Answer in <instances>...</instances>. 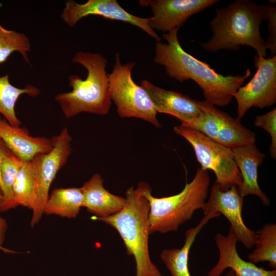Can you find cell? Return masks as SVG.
Masks as SVG:
<instances>
[{"mask_svg": "<svg viewBox=\"0 0 276 276\" xmlns=\"http://www.w3.org/2000/svg\"><path fill=\"white\" fill-rule=\"evenodd\" d=\"M176 28L164 33L167 43L157 42L154 62L165 67L167 75L180 83L194 81L202 89L207 102L215 106L227 105L233 94L251 75L249 68L243 75L224 76L218 73L205 62L186 52L179 41Z\"/></svg>", "mask_w": 276, "mask_h": 276, "instance_id": "1", "label": "cell"}, {"mask_svg": "<svg viewBox=\"0 0 276 276\" xmlns=\"http://www.w3.org/2000/svg\"><path fill=\"white\" fill-rule=\"evenodd\" d=\"M215 12L210 23L212 36L208 41L200 43L204 50L213 53L220 50L236 51L241 45H247L258 55L267 56L265 40L260 33V26L266 18L264 5L236 0Z\"/></svg>", "mask_w": 276, "mask_h": 276, "instance_id": "2", "label": "cell"}, {"mask_svg": "<svg viewBox=\"0 0 276 276\" xmlns=\"http://www.w3.org/2000/svg\"><path fill=\"white\" fill-rule=\"evenodd\" d=\"M150 187L142 181L136 188H129L125 192L127 203L121 211L107 217H91L110 225L119 233L127 254L134 258L135 276H162L151 261L149 251V203L146 193Z\"/></svg>", "mask_w": 276, "mask_h": 276, "instance_id": "3", "label": "cell"}, {"mask_svg": "<svg viewBox=\"0 0 276 276\" xmlns=\"http://www.w3.org/2000/svg\"><path fill=\"white\" fill-rule=\"evenodd\" d=\"M72 62L82 65L87 72L86 79L76 75L68 77L72 90L58 94L55 101L66 119L86 112L100 116L108 114L112 100L108 74L107 59L98 53L79 51Z\"/></svg>", "mask_w": 276, "mask_h": 276, "instance_id": "4", "label": "cell"}, {"mask_svg": "<svg viewBox=\"0 0 276 276\" xmlns=\"http://www.w3.org/2000/svg\"><path fill=\"white\" fill-rule=\"evenodd\" d=\"M210 185L208 171L199 168L192 180L186 183L177 194L155 197L150 187L146 195L149 203L150 234L176 232L180 226L192 218L196 210L202 209L206 200Z\"/></svg>", "mask_w": 276, "mask_h": 276, "instance_id": "5", "label": "cell"}, {"mask_svg": "<svg viewBox=\"0 0 276 276\" xmlns=\"http://www.w3.org/2000/svg\"><path fill=\"white\" fill-rule=\"evenodd\" d=\"M115 64L108 77L111 98L116 106L117 113L122 118H139L160 127L157 112L148 95L132 78L131 72L135 63L122 64L118 53L115 54Z\"/></svg>", "mask_w": 276, "mask_h": 276, "instance_id": "6", "label": "cell"}, {"mask_svg": "<svg viewBox=\"0 0 276 276\" xmlns=\"http://www.w3.org/2000/svg\"><path fill=\"white\" fill-rule=\"evenodd\" d=\"M174 131L192 146L203 170L213 171L220 189L225 191L242 182L241 173L234 159L231 149L224 146L199 131L182 125L175 126Z\"/></svg>", "mask_w": 276, "mask_h": 276, "instance_id": "7", "label": "cell"}, {"mask_svg": "<svg viewBox=\"0 0 276 276\" xmlns=\"http://www.w3.org/2000/svg\"><path fill=\"white\" fill-rule=\"evenodd\" d=\"M52 149L35 155L31 160L35 186L31 225L40 220L49 198L50 188L57 173L66 164L72 153V137L67 127L51 138Z\"/></svg>", "mask_w": 276, "mask_h": 276, "instance_id": "8", "label": "cell"}, {"mask_svg": "<svg viewBox=\"0 0 276 276\" xmlns=\"http://www.w3.org/2000/svg\"><path fill=\"white\" fill-rule=\"evenodd\" d=\"M254 63L257 69L254 76L233 94L239 120L252 107L262 109L276 102V56L265 58L256 54Z\"/></svg>", "mask_w": 276, "mask_h": 276, "instance_id": "9", "label": "cell"}, {"mask_svg": "<svg viewBox=\"0 0 276 276\" xmlns=\"http://www.w3.org/2000/svg\"><path fill=\"white\" fill-rule=\"evenodd\" d=\"M89 15H98L130 24L140 28L157 42L161 40L149 25L150 18L140 17L129 13L116 0H88L84 4L68 0L65 3L61 18L67 25L73 27L82 18Z\"/></svg>", "mask_w": 276, "mask_h": 276, "instance_id": "10", "label": "cell"}, {"mask_svg": "<svg viewBox=\"0 0 276 276\" xmlns=\"http://www.w3.org/2000/svg\"><path fill=\"white\" fill-rule=\"evenodd\" d=\"M243 199L239 194L237 187L233 186L222 191L215 182L211 189L209 199L201 209L204 215L217 213L224 215L229 222L238 242L250 249L254 245L256 232L247 227L243 221Z\"/></svg>", "mask_w": 276, "mask_h": 276, "instance_id": "11", "label": "cell"}, {"mask_svg": "<svg viewBox=\"0 0 276 276\" xmlns=\"http://www.w3.org/2000/svg\"><path fill=\"white\" fill-rule=\"evenodd\" d=\"M218 0H143L139 4L150 6L153 16L149 25L153 30L168 33L179 29L191 16L217 3Z\"/></svg>", "mask_w": 276, "mask_h": 276, "instance_id": "12", "label": "cell"}, {"mask_svg": "<svg viewBox=\"0 0 276 276\" xmlns=\"http://www.w3.org/2000/svg\"><path fill=\"white\" fill-rule=\"evenodd\" d=\"M215 241L219 252V259L208 276H221L227 268L233 270L236 276H276V269L266 270L240 257L237 250L238 241L231 226L227 235L218 233Z\"/></svg>", "mask_w": 276, "mask_h": 276, "instance_id": "13", "label": "cell"}, {"mask_svg": "<svg viewBox=\"0 0 276 276\" xmlns=\"http://www.w3.org/2000/svg\"><path fill=\"white\" fill-rule=\"evenodd\" d=\"M140 86L146 91L157 113L172 115L181 123H188L196 119L201 113L198 101L188 96L154 85L146 80Z\"/></svg>", "mask_w": 276, "mask_h": 276, "instance_id": "14", "label": "cell"}, {"mask_svg": "<svg viewBox=\"0 0 276 276\" xmlns=\"http://www.w3.org/2000/svg\"><path fill=\"white\" fill-rule=\"evenodd\" d=\"M232 150L242 178L241 185L237 187L239 194L243 198L249 195H255L263 205H269L270 200L261 189L258 181V169L263 163L265 155L255 144L238 147Z\"/></svg>", "mask_w": 276, "mask_h": 276, "instance_id": "15", "label": "cell"}, {"mask_svg": "<svg viewBox=\"0 0 276 276\" xmlns=\"http://www.w3.org/2000/svg\"><path fill=\"white\" fill-rule=\"evenodd\" d=\"M0 139L11 152L24 161L31 160L53 147L51 139L33 136L27 128L11 125L5 119H0Z\"/></svg>", "mask_w": 276, "mask_h": 276, "instance_id": "16", "label": "cell"}, {"mask_svg": "<svg viewBox=\"0 0 276 276\" xmlns=\"http://www.w3.org/2000/svg\"><path fill=\"white\" fill-rule=\"evenodd\" d=\"M104 180L99 173L94 174L80 188L83 198V207L98 217H107L121 211L126 199L114 195L103 186Z\"/></svg>", "mask_w": 276, "mask_h": 276, "instance_id": "17", "label": "cell"}, {"mask_svg": "<svg viewBox=\"0 0 276 276\" xmlns=\"http://www.w3.org/2000/svg\"><path fill=\"white\" fill-rule=\"evenodd\" d=\"M220 215L217 213L204 215L197 226L186 232L185 243L181 248L165 249L161 252L160 258L172 276H191L188 266L191 248L203 227L210 220Z\"/></svg>", "mask_w": 276, "mask_h": 276, "instance_id": "18", "label": "cell"}, {"mask_svg": "<svg viewBox=\"0 0 276 276\" xmlns=\"http://www.w3.org/2000/svg\"><path fill=\"white\" fill-rule=\"evenodd\" d=\"M218 122L216 142L231 149L246 145L255 144L256 134L245 127L238 118L214 108Z\"/></svg>", "mask_w": 276, "mask_h": 276, "instance_id": "19", "label": "cell"}, {"mask_svg": "<svg viewBox=\"0 0 276 276\" xmlns=\"http://www.w3.org/2000/svg\"><path fill=\"white\" fill-rule=\"evenodd\" d=\"M83 205L80 188H57L49 196L43 213L74 218Z\"/></svg>", "mask_w": 276, "mask_h": 276, "instance_id": "20", "label": "cell"}, {"mask_svg": "<svg viewBox=\"0 0 276 276\" xmlns=\"http://www.w3.org/2000/svg\"><path fill=\"white\" fill-rule=\"evenodd\" d=\"M40 93L38 87L30 84L22 88L13 85L9 81L8 74L0 76V119L3 116L11 125L20 126L21 123L15 110L17 101L22 95L35 97Z\"/></svg>", "mask_w": 276, "mask_h": 276, "instance_id": "21", "label": "cell"}, {"mask_svg": "<svg viewBox=\"0 0 276 276\" xmlns=\"http://www.w3.org/2000/svg\"><path fill=\"white\" fill-rule=\"evenodd\" d=\"M255 248L247 258L256 264L267 261L269 266L276 268V224L267 223L256 232Z\"/></svg>", "mask_w": 276, "mask_h": 276, "instance_id": "22", "label": "cell"}, {"mask_svg": "<svg viewBox=\"0 0 276 276\" xmlns=\"http://www.w3.org/2000/svg\"><path fill=\"white\" fill-rule=\"evenodd\" d=\"M34 175L31 160L22 161L13 186L15 208L21 205L32 210L34 193Z\"/></svg>", "mask_w": 276, "mask_h": 276, "instance_id": "23", "label": "cell"}, {"mask_svg": "<svg viewBox=\"0 0 276 276\" xmlns=\"http://www.w3.org/2000/svg\"><path fill=\"white\" fill-rule=\"evenodd\" d=\"M31 51L29 38L24 33L7 30L0 24V64L5 62L14 52H18L27 63Z\"/></svg>", "mask_w": 276, "mask_h": 276, "instance_id": "24", "label": "cell"}, {"mask_svg": "<svg viewBox=\"0 0 276 276\" xmlns=\"http://www.w3.org/2000/svg\"><path fill=\"white\" fill-rule=\"evenodd\" d=\"M23 160L9 151L4 157L1 171L4 186V201L1 212L15 208L13 201L12 188L19 168Z\"/></svg>", "mask_w": 276, "mask_h": 276, "instance_id": "25", "label": "cell"}, {"mask_svg": "<svg viewBox=\"0 0 276 276\" xmlns=\"http://www.w3.org/2000/svg\"><path fill=\"white\" fill-rule=\"evenodd\" d=\"M201 109L200 116L195 120L181 125L200 132L216 142L218 133V122L214 111L215 106L206 101H198Z\"/></svg>", "mask_w": 276, "mask_h": 276, "instance_id": "26", "label": "cell"}, {"mask_svg": "<svg viewBox=\"0 0 276 276\" xmlns=\"http://www.w3.org/2000/svg\"><path fill=\"white\" fill-rule=\"evenodd\" d=\"M254 124L268 132L271 138L269 148L270 154L273 159L276 158V109L256 117Z\"/></svg>", "mask_w": 276, "mask_h": 276, "instance_id": "27", "label": "cell"}, {"mask_svg": "<svg viewBox=\"0 0 276 276\" xmlns=\"http://www.w3.org/2000/svg\"><path fill=\"white\" fill-rule=\"evenodd\" d=\"M266 19L268 20L269 36L265 41L267 50L273 56L276 54V6L275 5H265Z\"/></svg>", "mask_w": 276, "mask_h": 276, "instance_id": "28", "label": "cell"}, {"mask_svg": "<svg viewBox=\"0 0 276 276\" xmlns=\"http://www.w3.org/2000/svg\"><path fill=\"white\" fill-rule=\"evenodd\" d=\"M10 150L7 147L5 143L3 142V141L0 139V187L2 189V191L3 192L4 191V186L2 178V174H1V165L2 161L4 158V157L6 156V155L8 153V152Z\"/></svg>", "mask_w": 276, "mask_h": 276, "instance_id": "29", "label": "cell"}, {"mask_svg": "<svg viewBox=\"0 0 276 276\" xmlns=\"http://www.w3.org/2000/svg\"><path fill=\"white\" fill-rule=\"evenodd\" d=\"M0 250L3 251L4 252H5L6 253L15 254V253L17 252L15 251L7 249L6 248H5V247H3L2 246H1V245H0Z\"/></svg>", "mask_w": 276, "mask_h": 276, "instance_id": "30", "label": "cell"}, {"mask_svg": "<svg viewBox=\"0 0 276 276\" xmlns=\"http://www.w3.org/2000/svg\"><path fill=\"white\" fill-rule=\"evenodd\" d=\"M224 276H236V275L235 272L233 271V270L229 269V270L227 271V272Z\"/></svg>", "mask_w": 276, "mask_h": 276, "instance_id": "31", "label": "cell"}]
</instances>
